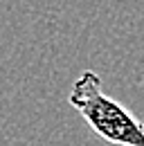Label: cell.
<instances>
[{
  "mask_svg": "<svg viewBox=\"0 0 144 146\" xmlns=\"http://www.w3.org/2000/svg\"><path fill=\"white\" fill-rule=\"evenodd\" d=\"M68 104L77 110L104 142L115 146H144V124L104 92L99 74L86 70L68 94Z\"/></svg>",
  "mask_w": 144,
  "mask_h": 146,
  "instance_id": "obj_1",
  "label": "cell"
}]
</instances>
